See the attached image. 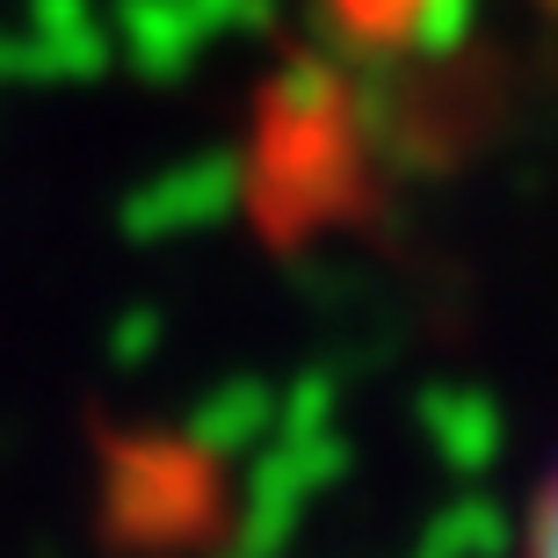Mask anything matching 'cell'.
Here are the masks:
<instances>
[{
  "label": "cell",
  "instance_id": "1",
  "mask_svg": "<svg viewBox=\"0 0 558 558\" xmlns=\"http://www.w3.org/2000/svg\"><path fill=\"white\" fill-rule=\"evenodd\" d=\"M530 558H558V478L537 500V530H530Z\"/></svg>",
  "mask_w": 558,
  "mask_h": 558
}]
</instances>
